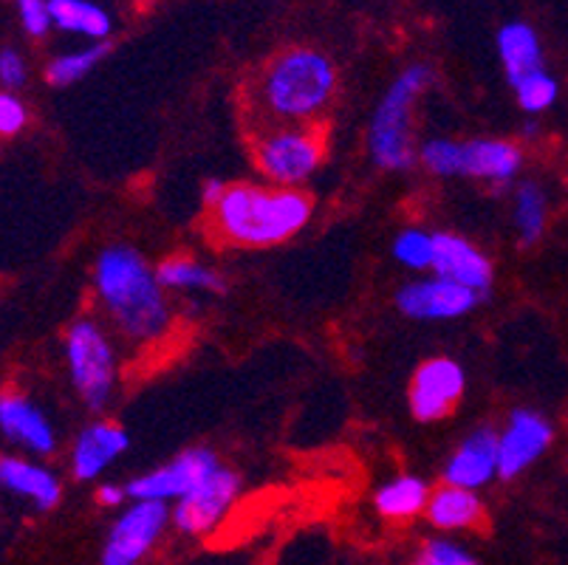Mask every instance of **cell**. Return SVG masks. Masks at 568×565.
<instances>
[{
	"label": "cell",
	"instance_id": "cell-1",
	"mask_svg": "<svg viewBox=\"0 0 568 565\" xmlns=\"http://www.w3.org/2000/svg\"><path fill=\"white\" fill-rule=\"evenodd\" d=\"M94 289L113 329L133 345H153L173 325L168 292L156 269L133 246L113 243L97 255Z\"/></svg>",
	"mask_w": 568,
	"mask_h": 565
},
{
	"label": "cell",
	"instance_id": "cell-2",
	"mask_svg": "<svg viewBox=\"0 0 568 565\" xmlns=\"http://www.w3.org/2000/svg\"><path fill=\"white\" fill-rule=\"evenodd\" d=\"M314 201L301 186L226 184L210 206V226L221 243L244 249L281 246L306 230Z\"/></svg>",
	"mask_w": 568,
	"mask_h": 565
},
{
	"label": "cell",
	"instance_id": "cell-3",
	"mask_svg": "<svg viewBox=\"0 0 568 565\" xmlns=\"http://www.w3.org/2000/svg\"><path fill=\"white\" fill-rule=\"evenodd\" d=\"M337 93V65L317 49H286L272 57L257 82V100L268 128L275 124H308Z\"/></svg>",
	"mask_w": 568,
	"mask_h": 565
},
{
	"label": "cell",
	"instance_id": "cell-4",
	"mask_svg": "<svg viewBox=\"0 0 568 565\" xmlns=\"http://www.w3.org/2000/svg\"><path fill=\"white\" fill-rule=\"evenodd\" d=\"M433 69L425 62L407 65L385 97L376 105L368 128L371 159L379 170L387 173H405L416 164L418 150L413 144V105L422 93L430 88Z\"/></svg>",
	"mask_w": 568,
	"mask_h": 565
},
{
	"label": "cell",
	"instance_id": "cell-5",
	"mask_svg": "<svg viewBox=\"0 0 568 565\" xmlns=\"http://www.w3.org/2000/svg\"><path fill=\"white\" fill-rule=\"evenodd\" d=\"M65 365L71 385L88 411H105L116 391L119 365L111 336L97 320L82 317L65 331Z\"/></svg>",
	"mask_w": 568,
	"mask_h": 565
},
{
	"label": "cell",
	"instance_id": "cell-6",
	"mask_svg": "<svg viewBox=\"0 0 568 565\" xmlns=\"http://www.w3.org/2000/svg\"><path fill=\"white\" fill-rule=\"evenodd\" d=\"M325 159V137L312 124H275L255 142V164L275 186H301Z\"/></svg>",
	"mask_w": 568,
	"mask_h": 565
},
{
	"label": "cell",
	"instance_id": "cell-7",
	"mask_svg": "<svg viewBox=\"0 0 568 565\" xmlns=\"http://www.w3.org/2000/svg\"><path fill=\"white\" fill-rule=\"evenodd\" d=\"M170 523V506L159 501H133L128 512L113 521L102 546L100 565H142V559L162 541Z\"/></svg>",
	"mask_w": 568,
	"mask_h": 565
},
{
	"label": "cell",
	"instance_id": "cell-8",
	"mask_svg": "<svg viewBox=\"0 0 568 565\" xmlns=\"http://www.w3.org/2000/svg\"><path fill=\"white\" fill-rule=\"evenodd\" d=\"M237 495H241L237 473H232L226 466H219L195 490H190L187 495L175 501V506L170 509V521H173V526L182 535L204 537L213 528H219V523L230 515Z\"/></svg>",
	"mask_w": 568,
	"mask_h": 565
},
{
	"label": "cell",
	"instance_id": "cell-9",
	"mask_svg": "<svg viewBox=\"0 0 568 565\" xmlns=\"http://www.w3.org/2000/svg\"><path fill=\"white\" fill-rule=\"evenodd\" d=\"M221 466L219 455L206 447H193L170 458L168 464L156 466L151 473L139 475V478L128 481V497L131 501H159V504H170L179 497L187 495L190 490L201 484L210 473H215Z\"/></svg>",
	"mask_w": 568,
	"mask_h": 565
},
{
	"label": "cell",
	"instance_id": "cell-10",
	"mask_svg": "<svg viewBox=\"0 0 568 565\" xmlns=\"http://www.w3.org/2000/svg\"><path fill=\"white\" fill-rule=\"evenodd\" d=\"M467 391V373L450 356H433L416 367L410 382V413L416 422L433 424L450 416Z\"/></svg>",
	"mask_w": 568,
	"mask_h": 565
},
{
	"label": "cell",
	"instance_id": "cell-11",
	"mask_svg": "<svg viewBox=\"0 0 568 565\" xmlns=\"http://www.w3.org/2000/svg\"><path fill=\"white\" fill-rule=\"evenodd\" d=\"M481 294L473 289H464L453 280L444 278H418L396 292V309L410 320H425V323H444V320L467 317L469 311L481 305Z\"/></svg>",
	"mask_w": 568,
	"mask_h": 565
},
{
	"label": "cell",
	"instance_id": "cell-12",
	"mask_svg": "<svg viewBox=\"0 0 568 565\" xmlns=\"http://www.w3.org/2000/svg\"><path fill=\"white\" fill-rule=\"evenodd\" d=\"M555 442V427L537 411H513L498 433V478L513 481L524 475L535 461L544 458Z\"/></svg>",
	"mask_w": 568,
	"mask_h": 565
},
{
	"label": "cell",
	"instance_id": "cell-13",
	"mask_svg": "<svg viewBox=\"0 0 568 565\" xmlns=\"http://www.w3.org/2000/svg\"><path fill=\"white\" fill-rule=\"evenodd\" d=\"M436 278L453 280L458 286L473 289L487 297L493 289V261L467 238L456 232H433V269Z\"/></svg>",
	"mask_w": 568,
	"mask_h": 565
},
{
	"label": "cell",
	"instance_id": "cell-14",
	"mask_svg": "<svg viewBox=\"0 0 568 565\" xmlns=\"http://www.w3.org/2000/svg\"><path fill=\"white\" fill-rule=\"evenodd\" d=\"M0 435L38 458H45L57 450V433L51 418L45 416L40 404L18 391L0 393Z\"/></svg>",
	"mask_w": 568,
	"mask_h": 565
},
{
	"label": "cell",
	"instance_id": "cell-15",
	"mask_svg": "<svg viewBox=\"0 0 568 565\" xmlns=\"http://www.w3.org/2000/svg\"><path fill=\"white\" fill-rule=\"evenodd\" d=\"M444 484L478 492L498 478V433L489 427L473 430L447 458L442 470Z\"/></svg>",
	"mask_w": 568,
	"mask_h": 565
},
{
	"label": "cell",
	"instance_id": "cell-16",
	"mask_svg": "<svg viewBox=\"0 0 568 565\" xmlns=\"http://www.w3.org/2000/svg\"><path fill=\"white\" fill-rule=\"evenodd\" d=\"M524 168V148L509 139H467L458 155V175L506 186Z\"/></svg>",
	"mask_w": 568,
	"mask_h": 565
},
{
	"label": "cell",
	"instance_id": "cell-17",
	"mask_svg": "<svg viewBox=\"0 0 568 565\" xmlns=\"http://www.w3.org/2000/svg\"><path fill=\"white\" fill-rule=\"evenodd\" d=\"M131 447V438L119 424L94 422L77 435L71 447V475L82 484L97 481L113 461H119Z\"/></svg>",
	"mask_w": 568,
	"mask_h": 565
},
{
	"label": "cell",
	"instance_id": "cell-18",
	"mask_svg": "<svg viewBox=\"0 0 568 565\" xmlns=\"http://www.w3.org/2000/svg\"><path fill=\"white\" fill-rule=\"evenodd\" d=\"M0 490L23 497L40 512H51L63 497L60 478L49 466L26 455H0Z\"/></svg>",
	"mask_w": 568,
	"mask_h": 565
},
{
	"label": "cell",
	"instance_id": "cell-19",
	"mask_svg": "<svg viewBox=\"0 0 568 565\" xmlns=\"http://www.w3.org/2000/svg\"><path fill=\"white\" fill-rule=\"evenodd\" d=\"M498 57L504 62L506 80L513 88L529 74H535V71H544V46H540L537 31L524 20L500 26Z\"/></svg>",
	"mask_w": 568,
	"mask_h": 565
},
{
	"label": "cell",
	"instance_id": "cell-20",
	"mask_svg": "<svg viewBox=\"0 0 568 565\" xmlns=\"http://www.w3.org/2000/svg\"><path fill=\"white\" fill-rule=\"evenodd\" d=\"M484 504L478 492L458 490V486L444 484L430 492L425 517L438 532H467V528L481 526L484 523Z\"/></svg>",
	"mask_w": 568,
	"mask_h": 565
},
{
	"label": "cell",
	"instance_id": "cell-21",
	"mask_svg": "<svg viewBox=\"0 0 568 565\" xmlns=\"http://www.w3.org/2000/svg\"><path fill=\"white\" fill-rule=\"evenodd\" d=\"M51 26L65 34H80L91 43H108L113 34V18L94 0H49Z\"/></svg>",
	"mask_w": 568,
	"mask_h": 565
},
{
	"label": "cell",
	"instance_id": "cell-22",
	"mask_svg": "<svg viewBox=\"0 0 568 565\" xmlns=\"http://www.w3.org/2000/svg\"><path fill=\"white\" fill-rule=\"evenodd\" d=\"M430 501V486L425 478L416 475H399V478L387 481L376 490L374 506L387 521H410L427 509Z\"/></svg>",
	"mask_w": 568,
	"mask_h": 565
},
{
	"label": "cell",
	"instance_id": "cell-23",
	"mask_svg": "<svg viewBox=\"0 0 568 565\" xmlns=\"http://www.w3.org/2000/svg\"><path fill=\"white\" fill-rule=\"evenodd\" d=\"M156 278L164 292H226V280L215 269H210L201 261H193V258H168V261L156 266Z\"/></svg>",
	"mask_w": 568,
	"mask_h": 565
},
{
	"label": "cell",
	"instance_id": "cell-24",
	"mask_svg": "<svg viewBox=\"0 0 568 565\" xmlns=\"http://www.w3.org/2000/svg\"><path fill=\"white\" fill-rule=\"evenodd\" d=\"M549 221V204H546L544 186L537 181H520L515 186V226L524 246H535L546 232Z\"/></svg>",
	"mask_w": 568,
	"mask_h": 565
},
{
	"label": "cell",
	"instance_id": "cell-25",
	"mask_svg": "<svg viewBox=\"0 0 568 565\" xmlns=\"http://www.w3.org/2000/svg\"><path fill=\"white\" fill-rule=\"evenodd\" d=\"M108 51H111V46L108 43H88L82 46V49L57 54L54 60L45 65V82L54 88L74 85V82H80L82 77L91 74V71L105 60Z\"/></svg>",
	"mask_w": 568,
	"mask_h": 565
},
{
	"label": "cell",
	"instance_id": "cell-26",
	"mask_svg": "<svg viewBox=\"0 0 568 565\" xmlns=\"http://www.w3.org/2000/svg\"><path fill=\"white\" fill-rule=\"evenodd\" d=\"M557 93H560V88H557V80L546 69L535 71V74H529L526 80H520L518 85H515V97H518V105L524 108L526 113L549 111V108L555 105Z\"/></svg>",
	"mask_w": 568,
	"mask_h": 565
},
{
	"label": "cell",
	"instance_id": "cell-27",
	"mask_svg": "<svg viewBox=\"0 0 568 565\" xmlns=\"http://www.w3.org/2000/svg\"><path fill=\"white\" fill-rule=\"evenodd\" d=\"M394 258L413 272H430L433 269V232L405 230L394 241Z\"/></svg>",
	"mask_w": 568,
	"mask_h": 565
},
{
	"label": "cell",
	"instance_id": "cell-28",
	"mask_svg": "<svg viewBox=\"0 0 568 565\" xmlns=\"http://www.w3.org/2000/svg\"><path fill=\"white\" fill-rule=\"evenodd\" d=\"M410 565H481L469 548L447 537H433L418 546Z\"/></svg>",
	"mask_w": 568,
	"mask_h": 565
},
{
	"label": "cell",
	"instance_id": "cell-29",
	"mask_svg": "<svg viewBox=\"0 0 568 565\" xmlns=\"http://www.w3.org/2000/svg\"><path fill=\"white\" fill-rule=\"evenodd\" d=\"M458 155H462V142L456 139H427L418 150V159L425 164V170H430L433 175H442V179H453L458 175Z\"/></svg>",
	"mask_w": 568,
	"mask_h": 565
},
{
	"label": "cell",
	"instance_id": "cell-30",
	"mask_svg": "<svg viewBox=\"0 0 568 565\" xmlns=\"http://www.w3.org/2000/svg\"><path fill=\"white\" fill-rule=\"evenodd\" d=\"M29 124V108L14 91H0V137H18Z\"/></svg>",
	"mask_w": 568,
	"mask_h": 565
},
{
	"label": "cell",
	"instance_id": "cell-31",
	"mask_svg": "<svg viewBox=\"0 0 568 565\" xmlns=\"http://www.w3.org/2000/svg\"><path fill=\"white\" fill-rule=\"evenodd\" d=\"M14 3H18L20 26H23L32 38H45L51 31L49 0H14Z\"/></svg>",
	"mask_w": 568,
	"mask_h": 565
},
{
	"label": "cell",
	"instance_id": "cell-32",
	"mask_svg": "<svg viewBox=\"0 0 568 565\" xmlns=\"http://www.w3.org/2000/svg\"><path fill=\"white\" fill-rule=\"evenodd\" d=\"M26 77H29V69H26V60L20 57V51H0V85L7 88V91H18V88L26 85Z\"/></svg>",
	"mask_w": 568,
	"mask_h": 565
},
{
	"label": "cell",
	"instance_id": "cell-33",
	"mask_svg": "<svg viewBox=\"0 0 568 565\" xmlns=\"http://www.w3.org/2000/svg\"><path fill=\"white\" fill-rule=\"evenodd\" d=\"M97 501H100L102 506H108V509H116V506H122L125 501H131V497H128L125 486L102 484L100 490H97Z\"/></svg>",
	"mask_w": 568,
	"mask_h": 565
},
{
	"label": "cell",
	"instance_id": "cell-34",
	"mask_svg": "<svg viewBox=\"0 0 568 565\" xmlns=\"http://www.w3.org/2000/svg\"><path fill=\"white\" fill-rule=\"evenodd\" d=\"M224 190H226L224 181H219V179H206L204 181V186H201V199H204L206 210H210V206H213L215 201H219L221 195H224Z\"/></svg>",
	"mask_w": 568,
	"mask_h": 565
}]
</instances>
